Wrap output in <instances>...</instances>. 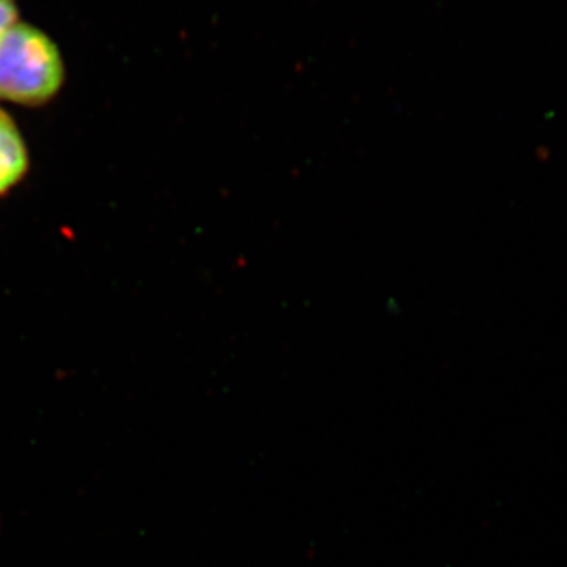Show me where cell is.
<instances>
[{"label":"cell","mask_w":567,"mask_h":567,"mask_svg":"<svg viewBox=\"0 0 567 567\" xmlns=\"http://www.w3.org/2000/svg\"><path fill=\"white\" fill-rule=\"evenodd\" d=\"M65 65L54 41L17 22L0 41V100L40 106L61 91Z\"/></svg>","instance_id":"obj_1"},{"label":"cell","mask_w":567,"mask_h":567,"mask_svg":"<svg viewBox=\"0 0 567 567\" xmlns=\"http://www.w3.org/2000/svg\"><path fill=\"white\" fill-rule=\"evenodd\" d=\"M29 156L17 123L0 110V196L28 173Z\"/></svg>","instance_id":"obj_2"},{"label":"cell","mask_w":567,"mask_h":567,"mask_svg":"<svg viewBox=\"0 0 567 567\" xmlns=\"http://www.w3.org/2000/svg\"><path fill=\"white\" fill-rule=\"evenodd\" d=\"M18 22V9L14 0H0V41Z\"/></svg>","instance_id":"obj_3"}]
</instances>
